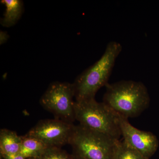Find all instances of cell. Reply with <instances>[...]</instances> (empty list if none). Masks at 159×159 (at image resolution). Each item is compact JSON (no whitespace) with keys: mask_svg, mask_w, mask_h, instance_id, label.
I'll return each mask as SVG.
<instances>
[{"mask_svg":"<svg viewBox=\"0 0 159 159\" xmlns=\"http://www.w3.org/2000/svg\"><path fill=\"white\" fill-rule=\"evenodd\" d=\"M103 102L120 116H139L150 103L148 89L143 83L121 80L106 86Z\"/></svg>","mask_w":159,"mask_h":159,"instance_id":"cell-1","label":"cell"},{"mask_svg":"<svg viewBox=\"0 0 159 159\" xmlns=\"http://www.w3.org/2000/svg\"><path fill=\"white\" fill-rule=\"evenodd\" d=\"M122 50L119 43H109L100 59L77 77L73 83L76 101L95 98L99 89L108 84L116 60Z\"/></svg>","mask_w":159,"mask_h":159,"instance_id":"cell-2","label":"cell"},{"mask_svg":"<svg viewBox=\"0 0 159 159\" xmlns=\"http://www.w3.org/2000/svg\"><path fill=\"white\" fill-rule=\"evenodd\" d=\"M75 120L79 125L119 140L121 136L119 117L103 102H99L95 98L75 101Z\"/></svg>","mask_w":159,"mask_h":159,"instance_id":"cell-3","label":"cell"},{"mask_svg":"<svg viewBox=\"0 0 159 159\" xmlns=\"http://www.w3.org/2000/svg\"><path fill=\"white\" fill-rule=\"evenodd\" d=\"M119 141L79 125H75L70 145L76 159H114Z\"/></svg>","mask_w":159,"mask_h":159,"instance_id":"cell-4","label":"cell"},{"mask_svg":"<svg viewBox=\"0 0 159 159\" xmlns=\"http://www.w3.org/2000/svg\"><path fill=\"white\" fill-rule=\"evenodd\" d=\"M74 84L67 82L52 83L41 98V104L54 114L56 119L73 123L75 120Z\"/></svg>","mask_w":159,"mask_h":159,"instance_id":"cell-5","label":"cell"},{"mask_svg":"<svg viewBox=\"0 0 159 159\" xmlns=\"http://www.w3.org/2000/svg\"><path fill=\"white\" fill-rule=\"evenodd\" d=\"M75 125L61 119H45L38 122L27 134L43 142L48 147L60 148L70 144Z\"/></svg>","mask_w":159,"mask_h":159,"instance_id":"cell-6","label":"cell"},{"mask_svg":"<svg viewBox=\"0 0 159 159\" xmlns=\"http://www.w3.org/2000/svg\"><path fill=\"white\" fill-rule=\"evenodd\" d=\"M119 117L121 135L124 142L147 159L152 156L158 148L156 136L150 132L140 130L131 125L128 119Z\"/></svg>","mask_w":159,"mask_h":159,"instance_id":"cell-7","label":"cell"},{"mask_svg":"<svg viewBox=\"0 0 159 159\" xmlns=\"http://www.w3.org/2000/svg\"><path fill=\"white\" fill-rule=\"evenodd\" d=\"M1 3L6 7L1 24L3 27H12L21 16L24 10V3L21 0H2Z\"/></svg>","mask_w":159,"mask_h":159,"instance_id":"cell-8","label":"cell"},{"mask_svg":"<svg viewBox=\"0 0 159 159\" xmlns=\"http://www.w3.org/2000/svg\"><path fill=\"white\" fill-rule=\"evenodd\" d=\"M21 136L13 131L2 129L0 131V153H20L21 145Z\"/></svg>","mask_w":159,"mask_h":159,"instance_id":"cell-9","label":"cell"},{"mask_svg":"<svg viewBox=\"0 0 159 159\" xmlns=\"http://www.w3.org/2000/svg\"><path fill=\"white\" fill-rule=\"evenodd\" d=\"M21 139L20 153L26 159L35 158L48 147L39 139L28 135L27 134L21 136Z\"/></svg>","mask_w":159,"mask_h":159,"instance_id":"cell-10","label":"cell"},{"mask_svg":"<svg viewBox=\"0 0 159 159\" xmlns=\"http://www.w3.org/2000/svg\"><path fill=\"white\" fill-rule=\"evenodd\" d=\"M114 159H147L135 149L127 145L124 141H118L115 150Z\"/></svg>","mask_w":159,"mask_h":159,"instance_id":"cell-11","label":"cell"},{"mask_svg":"<svg viewBox=\"0 0 159 159\" xmlns=\"http://www.w3.org/2000/svg\"><path fill=\"white\" fill-rule=\"evenodd\" d=\"M33 159H76L73 155H70L57 147H47L42 153Z\"/></svg>","mask_w":159,"mask_h":159,"instance_id":"cell-12","label":"cell"},{"mask_svg":"<svg viewBox=\"0 0 159 159\" xmlns=\"http://www.w3.org/2000/svg\"><path fill=\"white\" fill-rule=\"evenodd\" d=\"M4 159H25L20 153L15 154H1Z\"/></svg>","mask_w":159,"mask_h":159,"instance_id":"cell-13","label":"cell"},{"mask_svg":"<svg viewBox=\"0 0 159 159\" xmlns=\"http://www.w3.org/2000/svg\"><path fill=\"white\" fill-rule=\"evenodd\" d=\"M9 35L6 31H1L0 32V44L5 43L9 39Z\"/></svg>","mask_w":159,"mask_h":159,"instance_id":"cell-14","label":"cell"}]
</instances>
